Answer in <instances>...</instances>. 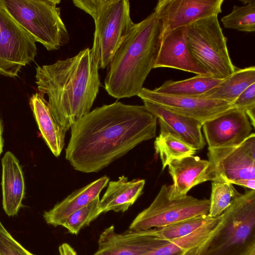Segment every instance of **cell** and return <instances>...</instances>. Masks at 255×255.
I'll return each mask as SVG.
<instances>
[{"label": "cell", "instance_id": "cell-1", "mask_svg": "<svg viewBox=\"0 0 255 255\" xmlns=\"http://www.w3.org/2000/svg\"><path fill=\"white\" fill-rule=\"evenodd\" d=\"M157 121L144 106L116 102L97 107L71 127L66 159L77 171L98 172L154 137Z\"/></svg>", "mask_w": 255, "mask_h": 255}, {"label": "cell", "instance_id": "cell-2", "mask_svg": "<svg viewBox=\"0 0 255 255\" xmlns=\"http://www.w3.org/2000/svg\"><path fill=\"white\" fill-rule=\"evenodd\" d=\"M99 69L89 48L36 68L37 89L48 96L52 115L66 132L90 112L101 85Z\"/></svg>", "mask_w": 255, "mask_h": 255}, {"label": "cell", "instance_id": "cell-3", "mask_svg": "<svg viewBox=\"0 0 255 255\" xmlns=\"http://www.w3.org/2000/svg\"><path fill=\"white\" fill-rule=\"evenodd\" d=\"M162 24L154 10L135 23L119 47L108 69L105 89L120 99L137 96L154 65L162 40Z\"/></svg>", "mask_w": 255, "mask_h": 255}, {"label": "cell", "instance_id": "cell-4", "mask_svg": "<svg viewBox=\"0 0 255 255\" xmlns=\"http://www.w3.org/2000/svg\"><path fill=\"white\" fill-rule=\"evenodd\" d=\"M255 246V191L241 194L208 237L183 255H245Z\"/></svg>", "mask_w": 255, "mask_h": 255}, {"label": "cell", "instance_id": "cell-5", "mask_svg": "<svg viewBox=\"0 0 255 255\" xmlns=\"http://www.w3.org/2000/svg\"><path fill=\"white\" fill-rule=\"evenodd\" d=\"M95 22L91 53L99 69L108 66L132 27L128 0H74Z\"/></svg>", "mask_w": 255, "mask_h": 255}, {"label": "cell", "instance_id": "cell-6", "mask_svg": "<svg viewBox=\"0 0 255 255\" xmlns=\"http://www.w3.org/2000/svg\"><path fill=\"white\" fill-rule=\"evenodd\" d=\"M59 0H0L11 16L48 51L59 49L70 39L60 15Z\"/></svg>", "mask_w": 255, "mask_h": 255}, {"label": "cell", "instance_id": "cell-7", "mask_svg": "<svg viewBox=\"0 0 255 255\" xmlns=\"http://www.w3.org/2000/svg\"><path fill=\"white\" fill-rule=\"evenodd\" d=\"M188 47L194 57L209 76L224 79L236 69L230 58L227 38L213 15L189 25L186 34Z\"/></svg>", "mask_w": 255, "mask_h": 255}, {"label": "cell", "instance_id": "cell-8", "mask_svg": "<svg viewBox=\"0 0 255 255\" xmlns=\"http://www.w3.org/2000/svg\"><path fill=\"white\" fill-rule=\"evenodd\" d=\"M210 200L186 195L171 199L167 186L163 185L157 195L146 208L130 223L129 229L146 230L165 227L194 217L209 215Z\"/></svg>", "mask_w": 255, "mask_h": 255}, {"label": "cell", "instance_id": "cell-9", "mask_svg": "<svg viewBox=\"0 0 255 255\" xmlns=\"http://www.w3.org/2000/svg\"><path fill=\"white\" fill-rule=\"evenodd\" d=\"M209 181L238 185L245 180H255V134L232 147L209 148Z\"/></svg>", "mask_w": 255, "mask_h": 255}, {"label": "cell", "instance_id": "cell-10", "mask_svg": "<svg viewBox=\"0 0 255 255\" xmlns=\"http://www.w3.org/2000/svg\"><path fill=\"white\" fill-rule=\"evenodd\" d=\"M35 41L0 4V74L18 75L37 54Z\"/></svg>", "mask_w": 255, "mask_h": 255}, {"label": "cell", "instance_id": "cell-11", "mask_svg": "<svg viewBox=\"0 0 255 255\" xmlns=\"http://www.w3.org/2000/svg\"><path fill=\"white\" fill-rule=\"evenodd\" d=\"M224 0H159L154 10L162 24V38L176 29L222 12Z\"/></svg>", "mask_w": 255, "mask_h": 255}, {"label": "cell", "instance_id": "cell-12", "mask_svg": "<svg viewBox=\"0 0 255 255\" xmlns=\"http://www.w3.org/2000/svg\"><path fill=\"white\" fill-rule=\"evenodd\" d=\"M170 241L157 235L153 229L118 233L112 225L101 234L94 255H142Z\"/></svg>", "mask_w": 255, "mask_h": 255}, {"label": "cell", "instance_id": "cell-13", "mask_svg": "<svg viewBox=\"0 0 255 255\" xmlns=\"http://www.w3.org/2000/svg\"><path fill=\"white\" fill-rule=\"evenodd\" d=\"M202 128L208 147L219 148L241 144L253 126L244 110L233 107L203 123Z\"/></svg>", "mask_w": 255, "mask_h": 255}, {"label": "cell", "instance_id": "cell-14", "mask_svg": "<svg viewBox=\"0 0 255 255\" xmlns=\"http://www.w3.org/2000/svg\"><path fill=\"white\" fill-rule=\"evenodd\" d=\"M143 102L159 105L203 123L233 107L228 102L204 98L160 94L143 88L137 95Z\"/></svg>", "mask_w": 255, "mask_h": 255}, {"label": "cell", "instance_id": "cell-15", "mask_svg": "<svg viewBox=\"0 0 255 255\" xmlns=\"http://www.w3.org/2000/svg\"><path fill=\"white\" fill-rule=\"evenodd\" d=\"M188 26L176 29L162 38L154 68H170L197 75L209 76L194 57L188 47L186 37Z\"/></svg>", "mask_w": 255, "mask_h": 255}, {"label": "cell", "instance_id": "cell-16", "mask_svg": "<svg viewBox=\"0 0 255 255\" xmlns=\"http://www.w3.org/2000/svg\"><path fill=\"white\" fill-rule=\"evenodd\" d=\"M210 163L198 156L176 160L168 164L173 184L167 186L168 197L175 199L185 196L193 187L207 181Z\"/></svg>", "mask_w": 255, "mask_h": 255}, {"label": "cell", "instance_id": "cell-17", "mask_svg": "<svg viewBox=\"0 0 255 255\" xmlns=\"http://www.w3.org/2000/svg\"><path fill=\"white\" fill-rule=\"evenodd\" d=\"M143 103L146 110L158 120L159 124L196 150L204 147L206 142L202 132V122L158 104L147 102Z\"/></svg>", "mask_w": 255, "mask_h": 255}, {"label": "cell", "instance_id": "cell-18", "mask_svg": "<svg viewBox=\"0 0 255 255\" xmlns=\"http://www.w3.org/2000/svg\"><path fill=\"white\" fill-rule=\"evenodd\" d=\"M3 209L8 216L17 215L25 194V182L19 161L10 151L1 159Z\"/></svg>", "mask_w": 255, "mask_h": 255}, {"label": "cell", "instance_id": "cell-19", "mask_svg": "<svg viewBox=\"0 0 255 255\" xmlns=\"http://www.w3.org/2000/svg\"><path fill=\"white\" fill-rule=\"evenodd\" d=\"M109 178L104 176L87 185L76 190L52 209L45 211V222L54 227L60 226L62 221L75 211L86 206L97 197L107 185Z\"/></svg>", "mask_w": 255, "mask_h": 255}, {"label": "cell", "instance_id": "cell-20", "mask_svg": "<svg viewBox=\"0 0 255 255\" xmlns=\"http://www.w3.org/2000/svg\"><path fill=\"white\" fill-rule=\"evenodd\" d=\"M144 179L128 181L125 176L117 181L109 182L107 189L100 200L102 213L109 211L124 212L141 195L145 185Z\"/></svg>", "mask_w": 255, "mask_h": 255}, {"label": "cell", "instance_id": "cell-21", "mask_svg": "<svg viewBox=\"0 0 255 255\" xmlns=\"http://www.w3.org/2000/svg\"><path fill=\"white\" fill-rule=\"evenodd\" d=\"M29 104L43 139L53 155L59 156L64 146L66 132L54 120L43 94H33Z\"/></svg>", "mask_w": 255, "mask_h": 255}, {"label": "cell", "instance_id": "cell-22", "mask_svg": "<svg viewBox=\"0 0 255 255\" xmlns=\"http://www.w3.org/2000/svg\"><path fill=\"white\" fill-rule=\"evenodd\" d=\"M255 83V67L236 68L234 73L217 86L198 97L232 104L249 86Z\"/></svg>", "mask_w": 255, "mask_h": 255}, {"label": "cell", "instance_id": "cell-23", "mask_svg": "<svg viewBox=\"0 0 255 255\" xmlns=\"http://www.w3.org/2000/svg\"><path fill=\"white\" fill-rule=\"evenodd\" d=\"M160 125V133L154 142L155 154L159 155L162 170L172 161L194 155L196 150Z\"/></svg>", "mask_w": 255, "mask_h": 255}, {"label": "cell", "instance_id": "cell-24", "mask_svg": "<svg viewBox=\"0 0 255 255\" xmlns=\"http://www.w3.org/2000/svg\"><path fill=\"white\" fill-rule=\"evenodd\" d=\"M223 80L208 75H197L180 81H166L153 91L165 95L198 97L218 85Z\"/></svg>", "mask_w": 255, "mask_h": 255}, {"label": "cell", "instance_id": "cell-25", "mask_svg": "<svg viewBox=\"0 0 255 255\" xmlns=\"http://www.w3.org/2000/svg\"><path fill=\"white\" fill-rule=\"evenodd\" d=\"M221 220V215L211 217L199 229L185 237L176 239L142 255H183L204 241Z\"/></svg>", "mask_w": 255, "mask_h": 255}, {"label": "cell", "instance_id": "cell-26", "mask_svg": "<svg viewBox=\"0 0 255 255\" xmlns=\"http://www.w3.org/2000/svg\"><path fill=\"white\" fill-rule=\"evenodd\" d=\"M243 6L234 5L231 12L221 20L227 28L240 31H255V0L242 1Z\"/></svg>", "mask_w": 255, "mask_h": 255}, {"label": "cell", "instance_id": "cell-27", "mask_svg": "<svg viewBox=\"0 0 255 255\" xmlns=\"http://www.w3.org/2000/svg\"><path fill=\"white\" fill-rule=\"evenodd\" d=\"M233 185L229 182L212 181L209 216L216 217L221 215L241 194Z\"/></svg>", "mask_w": 255, "mask_h": 255}, {"label": "cell", "instance_id": "cell-28", "mask_svg": "<svg viewBox=\"0 0 255 255\" xmlns=\"http://www.w3.org/2000/svg\"><path fill=\"white\" fill-rule=\"evenodd\" d=\"M100 200L98 197L86 206L75 211L65 218L60 226L70 233L77 235L83 227L89 226L102 214Z\"/></svg>", "mask_w": 255, "mask_h": 255}, {"label": "cell", "instance_id": "cell-29", "mask_svg": "<svg viewBox=\"0 0 255 255\" xmlns=\"http://www.w3.org/2000/svg\"><path fill=\"white\" fill-rule=\"evenodd\" d=\"M211 217L209 215L198 216L165 227L153 229L154 232L158 236L165 240L172 241L191 234Z\"/></svg>", "mask_w": 255, "mask_h": 255}, {"label": "cell", "instance_id": "cell-30", "mask_svg": "<svg viewBox=\"0 0 255 255\" xmlns=\"http://www.w3.org/2000/svg\"><path fill=\"white\" fill-rule=\"evenodd\" d=\"M0 255H34L23 247L0 221Z\"/></svg>", "mask_w": 255, "mask_h": 255}, {"label": "cell", "instance_id": "cell-31", "mask_svg": "<svg viewBox=\"0 0 255 255\" xmlns=\"http://www.w3.org/2000/svg\"><path fill=\"white\" fill-rule=\"evenodd\" d=\"M233 107L244 110L253 127L255 125V83L246 88L232 103Z\"/></svg>", "mask_w": 255, "mask_h": 255}, {"label": "cell", "instance_id": "cell-32", "mask_svg": "<svg viewBox=\"0 0 255 255\" xmlns=\"http://www.w3.org/2000/svg\"><path fill=\"white\" fill-rule=\"evenodd\" d=\"M58 250L59 255H78L75 250L67 243L61 244Z\"/></svg>", "mask_w": 255, "mask_h": 255}, {"label": "cell", "instance_id": "cell-33", "mask_svg": "<svg viewBox=\"0 0 255 255\" xmlns=\"http://www.w3.org/2000/svg\"><path fill=\"white\" fill-rule=\"evenodd\" d=\"M2 127L1 125V123L0 121V155L2 151V147L3 145V140L2 136Z\"/></svg>", "mask_w": 255, "mask_h": 255}, {"label": "cell", "instance_id": "cell-34", "mask_svg": "<svg viewBox=\"0 0 255 255\" xmlns=\"http://www.w3.org/2000/svg\"><path fill=\"white\" fill-rule=\"evenodd\" d=\"M245 255H255V246L253 247Z\"/></svg>", "mask_w": 255, "mask_h": 255}]
</instances>
